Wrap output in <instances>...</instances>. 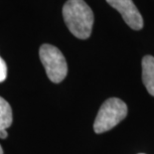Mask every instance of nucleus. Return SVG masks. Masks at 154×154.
<instances>
[{
  "label": "nucleus",
  "instance_id": "obj_8",
  "mask_svg": "<svg viewBox=\"0 0 154 154\" xmlns=\"http://www.w3.org/2000/svg\"><path fill=\"white\" fill-rule=\"evenodd\" d=\"M7 135H8V133H7V130H6V129L0 130V138L5 139L6 137H7Z\"/></svg>",
  "mask_w": 154,
  "mask_h": 154
},
{
  "label": "nucleus",
  "instance_id": "obj_5",
  "mask_svg": "<svg viewBox=\"0 0 154 154\" xmlns=\"http://www.w3.org/2000/svg\"><path fill=\"white\" fill-rule=\"evenodd\" d=\"M142 81L148 93L154 97V57L145 56L142 59Z\"/></svg>",
  "mask_w": 154,
  "mask_h": 154
},
{
  "label": "nucleus",
  "instance_id": "obj_6",
  "mask_svg": "<svg viewBox=\"0 0 154 154\" xmlns=\"http://www.w3.org/2000/svg\"><path fill=\"white\" fill-rule=\"evenodd\" d=\"M13 121L11 106L3 97H0V130L7 129Z\"/></svg>",
  "mask_w": 154,
  "mask_h": 154
},
{
  "label": "nucleus",
  "instance_id": "obj_1",
  "mask_svg": "<svg viewBox=\"0 0 154 154\" xmlns=\"http://www.w3.org/2000/svg\"><path fill=\"white\" fill-rule=\"evenodd\" d=\"M63 17L75 37L88 39L94 25V13L84 0H68L63 7Z\"/></svg>",
  "mask_w": 154,
  "mask_h": 154
},
{
  "label": "nucleus",
  "instance_id": "obj_2",
  "mask_svg": "<svg viewBox=\"0 0 154 154\" xmlns=\"http://www.w3.org/2000/svg\"><path fill=\"white\" fill-rule=\"evenodd\" d=\"M127 116V106L117 97H110L101 104L94 123L96 133L109 131Z\"/></svg>",
  "mask_w": 154,
  "mask_h": 154
},
{
  "label": "nucleus",
  "instance_id": "obj_10",
  "mask_svg": "<svg viewBox=\"0 0 154 154\" xmlns=\"http://www.w3.org/2000/svg\"><path fill=\"white\" fill-rule=\"evenodd\" d=\"M140 154H143V153H140Z\"/></svg>",
  "mask_w": 154,
  "mask_h": 154
},
{
  "label": "nucleus",
  "instance_id": "obj_7",
  "mask_svg": "<svg viewBox=\"0 0 154 154\" xmlns=\"http://www.w3.org/2000/svg\"><path fill=\"white\" fill-rule=\"evenodd\" d=\"M6 77H7V66L4 60L0 57V83L4 82Z\"/></svg>",
  "mask_w": 154,
  "mask_h": 154
},
{
  "label": "nucleus",
  "instance_id": "obj_9",
  "mask_svg": "<svg viewBox=\"0 0 154 154\" xmlns=\"http://www.w3.org/2000/svg\"><path fill=\"white\" fill-rule=\"evenodd\" d=\"M0 154H3V149H2L1 145H0Z\"/></svg>",
  "mask_w": 154,
  "mask_h": 154
},
{
  "label": "nucleus",
  "instance_id": "obj_3",
  "mask_svg": "<svg viewBox=\"0 0 154 154\" xmlns=\"http://www.w3.org/2000/svg\"><path fill=\"white\" fill-rule=\"evenodd\" d=\"M39 55L49 80L55 84L61 83L68 74V65L62 52L53 45L44 44Z\"/></svg>",
  "mask_w": 154,
  "mask_h": 154
},
{
  "label": "nucleus",
  "instance_id": "obj_4",
  "mask_svg": "<svg viewBox=\"0 0 154 154\" xmlns=\"http://www.w3.org/2000/svg\"><path fill=\"white\" fill-rule=\"evenodd\" d=\"M106 2L120 13L123 20L131 29H142L143 18L132 0H106Z\"/></svg>",
  "mask_w": 154,
  "mask_h": 154
}]
</instances>
